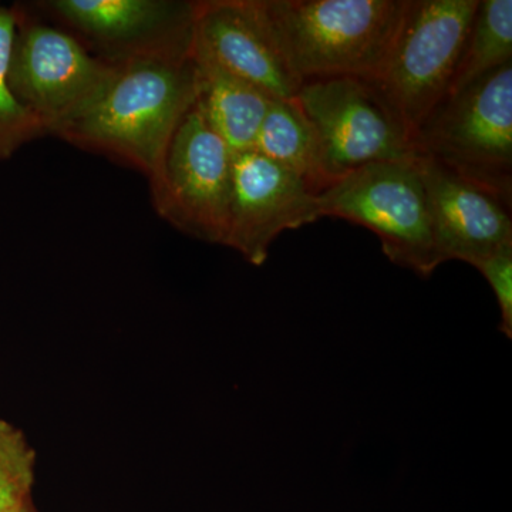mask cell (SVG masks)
<instances>
[{
  "label": "cell",
  "mask_w": 512,
  "mask_h": 512,
  "mask_svg": "<svg viewBox=\"0 0 512 512\" xmlns=\"http://www.w3.org/2000/svg\"><path fill=\"white\" fill-rule=\"evenodd\" d=\"M254 150L301 175L318 194L332 185L323 170L315 131L295 99L271 101Z\"/></svg>",
  "instance_id": "cell-14"
},
{
  "label": "cell",
  "mask_w": 512,
  "mask_h": 512,
  "mask_svg": "<svg viewBox=\"0 0 512 512\" xmlns=\"http://www.w3.org/2000/svg\"><path fill=\"white\" fill-rule=\"evenodd\" d=\"M26 5L111 66L192 55L195 2L39 0Z\"/></svg>",
  "instance_id": "cell-7"
},
{
  "label": "cell",
  "mask_w": 512,
  "mask_h": 512,
  "mask_svg": "<svg viewBox=\"0 0 512 512\" xmlns=\"http://www.w3.org/2000/svg\"><path fill=\"white\" fill-rule=\"evenodd\" d=\"M478 0H409L382 70L370 83L414 134L446 99Z\"/></svg>",
  "instance_id": "cell-6"
},
{
  "label": "cell",
  "mask_w": 512,
  "mask_h": 512,
  "mask_svg": "<svg viewBox=\"0 0 512 512\" xmlns=\"http://www.w3.org/2000/svg\"><path fill=\"white\" fill-rule=\"evenodd\" d=\"M441 261L476 265L512 245L511 202L431 160L417 156Z\"/></svg>",
  "instance_id": "cell-12"
},
{
  "label": "cell",
  "mask_w": 512,
  "mask_h": 512,
  "mask_svg": "<svg viewBox=\"0 0 512 512\" xmlns=\"http://www.w3.org/2000/svg\"><path fill=\"white\" fill-rule=\"evenodd\" d=\"M197 90L192 55L138 60L121 67L97 106L57 137L150 178L181 121L195 106Z\"/></svg>",
  "instance_id": "cell-2"
},
{
  "label": "cell",
  "mask_w": 512,
  "mask_h": 512,
  "mask_svg": "<svg viewBox=\"0 0 512 512\" xmlns=\"http://www.w3.org/2000/svg\"><path fill=\"white\" fill-rule=\"evenodd\" d=\"M36 474V451L25 433L0 419V512H10L30 498Z\"/></svg>",
  "instance_id": "cell-17"
},
{
  "label": "cell",
  "mask_w": 512,
  "mask_h": 512,
  "mask_svg": "<svg viewBox=\"0 0 512 512\" xmlns=\"http://www.w3.org/2000/svg\"><path fill=\"white\" fill-rule=\"evenodd\" d=\"M18 13L15 5L0 3V163L15 156L20 148L47 136L45 128L10 89L9 67Z\"/></svg>",
  "instance_id": "cell-16"
},
{
  "label": "cell",
  "mask_w": 512,
  "mask_h": 512,
  "mask_svg": "<svg viewBox=\"0 0 512 512\" xmlns=\"http://www.w3.org/2000/svg\"><path fill=\"white\" fill-rule=\"evenodd\" d=\"M18 13L9 84L46 134L59 136L86 116L119 76L121 67L92 55L73 35L37 16L25 3Z\"/></svg>",
  "instance_id": "cell-3"
},
{
  "label": "cell",
  "mask_w": 512,
  "mask_h": 512,
  "mask_svg": "<svg viewBox=\"0 0 512 512\" xmlns=\"http://www.w3.org/2000/svg\"><path fill=\"white\" fill-rule=\"evenodd\" d=\"M295 100L315 131L323 170L332 184L367 164L419 156L412 133L369 80H309Z\"/></svg>",
  "instance_id": "cell-8"
},
{
  "label": "cell",
  "mask_w": 512,
  "mask_h": 512,
  "mask_svg": "<svg viewBox=\"0 0 512 512\" xmlns=\"http://www.w3.org/2000/svg\"><path fill=\"white\" fill-rule=\"evenodd\" d=\"M192 59L197 67L195 107L201 116L234 156L254 150L271 97L204 57L192 55Z\"/></svg>",
  "instance_id": "cell-13"
},
{
  "label": "cell",
  "mask_w": 512,
  "mask_h": 512,
  "mask_svg": "<svg viewBox=\"0 0 512 512\" xmlns=\"http://www.w3.org/2000/svg\"><path fill=\"white\" fill-rule=\"evenodd\" d=\"M414 146L419 156L511 202L512 63L441 101L414 134Z\"/></svg>",
  "instance_id": "cell-4"
},
{
  "label": "cell",
  "mask_w": 512,
  "mask_h": 512,
  "mask_svg": "<svg viewBox=\"0 0 512 512\" xmlns=\"http://www.w3.org/2000/svg\"><path fill=\"white\" fill-rule=\"evenodd\" d=\"M474 268L481 272L493 289L500 306V332L512 339V245L485 256Z\"/></svg>",
  "instance_id": "cell-18"
},
{
  "label": "cell",
  "mask_w": 512,
  "mask_h": 512,
  "mask_svg": "<svg viewBox=\"0 0 512 512\" xmlns=\"http://www.w3.org/2000/svg\"><path fill=\"white\" fill-rule=\"evenodd\" d=\"M234 154L197 107L181 121L150 190L157 214L178 231L208 244L227 237Z\"/></svg>",
  "instance_id": "cell-9"
},
{
  "label": "cell",
  "mask_w": 512,
  "mask_h": 512,
  "mask_svg": "<svg viewBox=\"0 0 512 512\" xmlns=\"http://www.w3.org/2000/svg\"><path fill=\"white\" fill-rule=\"evenodd\" d=\"M320 218L370 229L393 264L429 279L441 261L416 158L367 164L318 194Z\"/></svg>",
  "instance_id": "cell-5"
},
{
  "label": "cell",
  "mask_w": 512,
  "mask_h": 512,
  "mask_svg": "<svg viewBox=\"0 0 512 512\" xmlns=\"http://www.w3.org/2000/svg\"><path fill=\"white\" fill-rule=\"evenodd\" d=\"M507 63H512V2L478 0L447 96L466 89Z\"/></svg>",
  "instance_id": "cell-15"
},
{
  "label": "cell",
  "mask_w": 512,
  "mask_h": 512,
  "mask_svg": "<svg viewBox=\"0 0 512 512\" xmlns=\"http://www.w3.org/2000/svg\"><path fill=\"white\" fill-rule=\"evenodd\" d=\"M319 218L318 192L301 175L255 150L235 154L224 247L261 266L282 232Z\"/></svg>",
  "instance_id": "cell-10"
},
{
  "label": "cell",
  "mask_w": 512,
  "mask_h": 512,
  "mask_svg": "<svg viewBox=\"0 0 512 512\" xmlns=\"http://www.w3.org/2000/svg\"><path fill=\"white\" fill-rule=\"evenodd\" d=\"M192 55L210 60L272 100L295 99L303 84L276 49L256 0L195 2Z\"/></svg>",
  "instance_id": "cell-11"
},
{
  "label": "cell",
  "mask_w": 512,
  "mask_h": 512,
  "mask_svg": "<svg viewBox=\"0 0 512 512\" xmlns=\"http://www.w3.org/2000/svg\"><path fill=\"white\" fill-rule=\"evenodd\" d=\"M10 512H37L36 508L33 507L32 501L26 500L25 503H22L19 505V507H16L15 510Z\"/></svg>",
  "instance_id": "cell-19"
},
{
  "label": "cell",
  "mask_w": 512,
  "mask_h": 512,
  "mask_svg": "<svg viewBox=\"0 0 512 512\" xmlns=\"http://www.w3.org/2000/svg\"><path fill=\"white\" fill-rule=\"evenodd\" d=\"M409 0H256L286 66L302 83L373 80L382 70Z\"/></svg>",
  "instance_id": "cell-1"
}]
</instances>
